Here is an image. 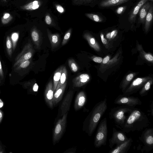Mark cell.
<instances>
[{"label": "cell", "mask_w": 153, "mask_h": 153, "mask_svg": "<svg viewBox=\"0 0 153 153\" xmlns=\"http://www.w3.org/2000/svg\"><path fill=\"white\" fill-rule=\"evenodd\" d=\"M149 125V119L145 113L141 109L134 107L121 130L126 133L136 131H141Z\"/></svg>", "instance_id": "cell-1"}, {"label": "cell", "mask_w": 153, "mask_h": 153, "mask_svg": "<svg viewBox=\"0 0 153 153\" xmlns=\"http://www.w3.org/2000/svg\"><path fill=\"white\" fill-rule=\"evenodd\" d=\"M107 108L106 98L97 103L93 108L85 122V130L89 136H91L94 131Z\"/></svg>", "instance_id": "cell-2"}, {"label": "cell", "mask_w": 153, "mask_h": 153, "mask_svg": "<svg viewBox=\"0 0 153 153\" xmlns=\"http://www.w3.org/2000/svg\"><path fill=\"white\" fill-rule=\"evenodd\" d=\"M134 108L127 105H121L112 108L109 113V117L113 120L116 127L121 130Z\"/></svg>", "instance_id": "cell-3"}, {"label": "cell", "mask_w": 153, "mask_h": 153, "mask_svg": "<svg viewBox=\"0 0 153 153\" xmlns=\"http://www.w3.org/2000/svg\"><path fill=\"white\" fill-rule=\"evenodd\" d=\"M108 133L107 119L105 117L100 122L95 135L94 144L99 148L106 144Z\"/></svg>", "instance_id": "cell-4"}, {"label": "cell", "mask_w": 153, "mask_h": 153, "mask_svg": "<svg viewBox=\"0 0 153 153\" xmlns=\"http://www.w3.org/2000/svg\"><path fill=\"white\" fill-rule=\"evenodd\" d=\"M139 139L143 144L141 149L142 152L151 151L153 149V128H146L139 137Z\"/></svg>", "instance_id": "cell-5"}, {"label": "cell", "mask_w": 153, "mask_h": 153, "mask_svg": "<svg viewBox=\"0 0 153 153\" xmlns=\"http://www.w3.org/2000/svg\"><path fill=\"white\" fill-rule=\"evenodd\" d=\"M67 113L62 116L56 123L54 128L53 136V145L57 143L61 138L65 129L67 118Z\"/></svg>", "instance_id": "cell-6"}, {"label": "cell", "mask_w": 153, "mask_h": 153, "mask_svg": "<svg viewBox=\"0 0 153 153\" xmlns=\"http://www.w3.org/2000/svg\"><path fill=\"white\" fill-rule=\"evenodd\" d=\"M142 102L138 97L129 95H120L114 100V103L120 105H127L134 107L142 104Z\"/></svg>", "instance_id": "cell-7"}, {"label": "cell", "mask_w": 153, "mask_h": 153, "mask_svg": "<svg viewBox=\"0 0 153 153\" xmlns=\"http://www.w3.org/2000/svg\"><path fill=\"white\" fill-rule=\"evenodd\" d=\"M34 51L31 44L30 43L26 44L22 51L15 58L13 67L20 62L30 59L32 57Z\"/></svg>", "instance_id": "cell-8"}, {"label": "cell", "mask_w": 153, "mask_h": 153, "mask_svg": "<svg viewBox=\"0 0 153 153\" xmlns=\"http://www.w3.org/2000/svg\"><path fill=\"white\" fill-rule=\"evenodd\" d=\"M128 138L122 131H117L113 128L112 136L109 140V146L112 149L114 145L117 146L126 141Z\"/></svg>", "instance_id": "cell-9"}, {"label": "cell", "mask_w": 153, "mask_h": 153, "mask_svg": "<svg viewBox=\"0 0 153 153\" xmlns=\"http://www.w3.org/2000/svg\"><path fill=\"white\" fill-rule=\"evenodd\" d=\"M74 94V91L71 90L68 92L64 97L60 107L61 116L66 114L69 110Z\"/></svg>", "instance_id": "cell-10"}, {"label": "cell", "mask_w": 153, "mask_h": 153, "mask_svg": "<svg viewBox=\"0 0 153 153\" xmlns=\"http://www.w3.org/2000/svg\"><path fill=\"white\" fill-rule=\"evenodd\" d=\"M53 84L52 80L50 81L47 85L44 93V97L45 101L51 108L53 107L52 100L54 95Z\"/></svg>", "instance_id": "cell-11"}, {"label": "cell", "mask_w": 153, "mask_h": 153, "mask_svg": "<svg viewBox=\"0 0 153 153\" xmlns=\"http://www.w3.org/2000/svg\"><path fill=\"white\" fill-rule=\"evenodd\" d=\"M133 140L131 137L109 151V153H126L131 146Z\"/></svg>", "instance_id": "cell-12"}, {"label": "cell", "mask_w": 153, "mask_h": 153, "mask_svg": "<svg viewBox=\"0 0 153 153\" xmlns=\"http://www.w3.org/2000/svg\"><path fill=\"white\" fill-rule=\"evenodd\" d=\"M130 0H102L99 1L98 5L101 8H108L117 6L126 3Z\"/></svg>", "instance_id": "cell-13"}, {"label": "cell", "mask_w": 153, "mask_h": 153, "mask_svg": "<svg viewBox=\"0 0 153 153\" xmlns=\"http://www.w3.org/2000/svg\"><path fill=\"white\" fill-rule=\"evenodd\" d=\"M153 2V0H140L131 11L128 18V20L131 23L134 22L136 20L137 15L140 9L147 1Z\"/></svg>", "instance_id": "cell-14"}, {"label": "cell", "mask_w": 153, "mask_h": 153, "mask_svg": "<svg viewBox=\"0 0 153 153\" xmlns=\"http://www.w3.org/2000/svg\"><path fill=\"white\" fill-rule=\"evenodd\" d=\"M87 97L85 93L83 91L80 92L77 95L75 101L74 108L76 110L81 108L85 104Z\"/></svg>", "instance_id": "cell-15"}, {"label": "cell", "mask_w": 153, "mask_h": 153, "mask_svg": "<svg viewBox=\"0 0 153 153\" xmlns=\"http://www.w3.org/2000/svg\"><path fill=\"white\" fill-rule=\"evenodd\" d=\"M90 77L87 74H82L76 76L73 80L74 86L81 87L86 84L89 80Z\"/></svg>", "instance_id": "cell-16"}, {"label": "cell", "mask_w": 153, "mask_h": 153, "mask_svg": "<svg viewBox=\"0 0 153 153\" xmlns=\"http://www.w3.org/2000/svg\"><path fill=\"white\" fill-rule=\"evenodd\" d=\"M153 2L147 1L141 7L139 12L138 20L142 23H144L146 16L148 12L152 3Z\"/></svg>", "instance_id": "cell-17"}, {"label": "cell", "mask_w": 153, "mask_h": 153, "mask_svg": "<svg viewBox=\"0 0 153 153\" xmlns=\"http://www.w3.org/2000/svg\"><path fill=\"white\" fill-rule=\"evenodd\" d=\"M67 82H65L58 89L55 91L54 94L52 102L54 106L59 103L61 100L66 87Z\"/></svg>", "instance_id": "cell-18"}, {"label": "cell", "mask_w": 153, "mask_h": 153, "mask_svg": "<svg viewBox=\"0 0 153 153\" xmlns=\"http://www.w3.org/2000/svg\"><path fill=\"white\" fill-rule=\"evenodd\" d=\"M99 2V0H72L74 5H84L94 7Z\"/></svg>", "instance_id": "cell-19"}, {"label": "cell", "mask_w": 153, "mask_h": 153, "mask_svg": "<svg viewBox=\"0 0 153 153\" xmlns=\"http://www.w3.org/2000/svg\"><path fill=\"white\" fill-rule=\"evenodd\" d=\"M48 36L50 42L52 49L56 48L58 45L59 41V35L57 33L52 34L48 29H47Z\"/></svg>", "instance_id": "cell-20"}, {"label": "cell", "mask_w": 153, "mask_h": 153, "mask_svg": "<svg viewBox=\"0 0 153 153\" xmlns=\"http://www.w3.org/2000/svg\"><path fill=\"white\" fill-rule=\"evenodd\" d=\"M42 2L39 0H34L22 7V9L27 10H33L38 9Z\"/></svg>", "instance_id": "cell-21"}, {"label": "cell", "mask_w": 153, "mask_h": 153, "mask_svg": "<svg viewBox=\"0 0 153 153\" xmlns=\"http://www.w3.org/2000/svg\"><path fill=\"white\" fill-rule=\"evenodd\" d=\"M31 36L33 42L36 47L39 49L40 46V38L39 32L36 28H33L31 31Z\"/></svg>", "instance_id": "cell-22"}, {"label": "cell", "mask_w": 153, "mask_h": 153, "mask_svg": "<svg viewBox=\"0 0 153 153\" xmlns=\"http://www.w3.org/2000/svg\"><path fill=\"white\" fill-rule=\"evenodd\" d=\"M63 67V66H61L54 73L53 77V89L54 92L60 79Z\"/></svg>", "instance_id": "cell-23"}, {"label": "cell", "mask_w": 153, "mask_h": 153, "mask_svg": "<svg viewBox=\"0 0 153 153\" xmlns=\"http://www.w3.org/2000/svg\"><path fill=\"white\" fill-rule=\"evenodd\" d=\"M153 2L151 4L147 14L146 16L145 23L146 28H148L151 25L152 20L153 17Z\"/></svg>", "instance_id": "cell-24"}, {"label": "cell", "mask_w": 153, "mask_h": 153, "mask_svg": "<svg viewBox=\"0 0 153 153\" xmlns=\"http://www.w3.org/2000/svg\"><path fill=\"white\" fill-rule=\"evenodd\" d=\"M67 76V72L66 68L65 66H63L60 79L58 82L55 91L58 89L66 82Z\"/></svg>", "instance_id": "cell-25"}, {"label": "cell", "mask_w": 153, "mask_h": 153, "mask_svg": "<svg viewBox=\"0 0 153 153\" xmlns=\"http://www.w3.org/2000/svg\"><path fill=\"white\" fill-rule=\"evenodd\" d=\"M30 62V59L20 62L14 67V71L19 73L21 70L27 68L29 65Z\"/></svg>", "instance_id": "cell-26"}, {"label": "cell", "mask_w": 153, "mask_h": 153, "mask_svg": "<svg viewBox=\"0 0 153 153\" xmlns=\"http://www.w3.org/2000/svg\"><path fill=\"white\" fill-rule=\"evenodd\" d=\"M85 15L87 17L96 22H101L104 20L103 17L98 14L87 13Z\"/></svg>", "instance_id": "cell-27"}, {"label": "cell", "mask_w": 153, "mask_h": 153, "mask_svg": "<svg viewBox=\"0 0 153 153\" xmlns=\"http://www.w3.org/2000/svg\"><path fill=\"white\" fill-rule=\"evenodd\" d=\"M6 48L7 53L9 57H11L12 54L13 45L10 38L7 36L6 40Z\"/></svg>", "instance_id": "cell-28"}, {"label": "cell", "mask_w": 153, "mask_h": 153, "mask_svg": "<svg viewBox=\"0 0 153 153\" xmlns=\"http://www.w3.org/2000/svg\"><path fill=\"white\" fill-rule=\"evenodd\" d=\"M68 64L72 71L75 72L77 71L78 70V67L74 59H69L68 60Z\"/></svg>", "instance_id": "cell-29"}, {"label": "cell", "mask_w": 153, "mask_h": 153, "mask_svg": "<svg viewBox=\"0 0 153 153\" xmlns=\"http://www.w3.org/2000/svg\"><path fill=\"white\" fill-rule=\"evenodd\" d=\"M19 38V34L17 33H13L11 36V39L12 41L13 49L14 50L15 49L17 42Z\"/></svg>", "instance_id": "cell-30"}, {"label": "cell", "mask_w": 153, "mask_h": 153, "mask_svg": "<svg viewBox=\"0 0 153 153\" xmlns=\"http://www.w3.org/2000/svg\"><path fill=\"white\" fill-rule=\"evenodd\" d=\"M12 19V17L8 13H6L1 18V22L3 24H6L9 22Z\"/></svg>", "instance_id": "cell-31"}, {"label": "cell", "mask_w": 153, "mask_h": 153, "mask_svg": "<svg viewBox=\"0 0 153 153\" xmlns=\"http://www.w3.org/2000/svg\"><path fill=\"white\" fill-rule=\"evenodd\" d=\"M71 31L72 29L70 28L65 33L62 42V45H65L69 40L71 35Z\"/></svg>", "instance_id": "cell-32"}, {"label": "cell", "mask_w": 153, "mask_h": 153, "mask_svg": "<svg viewBox=\"0 0 153 153\" xmlns=\"http://www.w3.org/2000/svg\"><path fill=\"white\" fill-rule=\"evenodd\" d=\"M150 83L148 82L145 85L144 88L141 90L140 92V94L141 97H143L146 94V91L149 90L150 88Z\"/></svg>", "instance_id": "cell-33"}, {"label": "cell", "mask_w": 153, "mask_h": 153, "mask_svg": "<svg viewBox=\"0 0 153 153\" xmlns=\"http://www.w3.org/2000/svg\"><path fill=\"white\" fill-rule=\"evenodd\" d=\"M45 21L47 25L51 26H54L53 19L48 13H47L45 14Z\"/></svg>", "instance_id": "cell-34"}, {"label": "cell", "mask_w": 153, "mask_h": 153, "mask_svg": "<svg viewBox=\"0 0 153 153\" xmlns=\"http://www.w3.org/2000/svg\"><path fill=\"white\" fill-rule=\"evenodd\" d=\"M127 7L126 6H123L118 7L115 10V13L118 15L122 14L126 10Z\"/></svg>", "instance_id": "cell-35"}, {"label": "cell", "mask_w": 153, "mask_h": 153, "mask_svg": "<svg viewBox=\"0 0 153 153\" xmlns=\"http://www.w3.org/2000/svg\"><path fill=\"white\" fill-rule=\"evenodd\" d=\"M56 8L57 10L61 13H63L64 12V9L63 7L59 4L56 5Z\"/></svg>", "instance_id": "cell-36"}, {"label": "cell", "mask_w": 153, "mask_h": 153, "mask_svg": "<svg viewBox=\"0 0 153 153\" xmlns=\"http://www.w3.org/2000/svg\"><path fill=\"white\" fill-rule=\"evenodd\" d=\"M0 78L1 79H3L4 78V72L0 59Z\"/></svg>", "instance_id": "cell-37"}, {"label": "cell", "mask_w": 153, "mask_h": 153, "mask_svg": "<svg viewBox=\"0 0 153 153\" xmlns=\"http://www.w3.org/2000/svg\"><path fill=\"white\" fill-rule=\"evenodd\" d=\"M93 60L95 62L100 63L102 61V59L100 57H96L93 59Z\"/></svg>", "instance_id": "cell-38"}, {"label": "cell", "mask_w": 153, "mask_h": 153, "mask_svg": "<svg viewBox=\"0 0 153 153\" xmlns=\"http://www.w3.org/2000/svg\"><path fill=\"white\" fill-rule=\"evenodd\" d=\"M146 59L149 61H152L153 60V57L150 54H147L145 55Z\"/></svg>", "instance_id": "cell-39"}, {"label": "cell", "mask_w": 153, "mask_h": 153, "mask_svg": "<svg viewBox=\"0 0 153 153\" xmlns=\"http://www.w3.org/2000/svg\"><path fill=\"white\" fill-rule=\"evenodd\" d=\"M39 86L36 83H35L33 86V90L34 92H37Z\"/></svg>", "instance_id": "cell-40"}, {"label": "cell", "mask_w": 153, "mask_h": 153, "mask_svg": "<svg viewBox=\"0 0 153 153\" xmlns=\"http://www.w3.org/2000/svg\"><path fill=\"white\" fill-rule=\"evenodd\" d=\"M100 36L102 43L104 44H106L107 43V41L106 39L104 38L103 34L102 33H101Z\"/></svg>", "instance_id": "cell-41"}, {"label": "cell", "mask_w": 153, "mask_h": 153, "mask_svg": "<svg viewBox=\"0 0 153 153\" xmlns=\"http://www.w3.org/2000/svg\"><path fill=\"white\" fill-rule=\"evenodd\" d=\"M134 75L132 74H131L128 75L126 77V80L127 81H129L131 80L133 78Z\"/></svg>", "instance_id": "cell-42"}, {"label": "cell", "mask_w": 153, "mask_h": 153, "mask_svg": "<svg viewBox=\"0 0 153 153\" xmlns=\"http://www.w3.org/2000/svg\"><path fill=\"white\" fill-rule=\"evenodd\" d=\"M109 59V57L107 56L103 60V64L106 63Z\"/></svg>", "instance_id": "cell-43"}, {"label": "cell", "mask_w": 153, "mask_h": 153, "mask_svg": "<svg viewBox=\"0 0 153 153\" xmlns=\"http://www.w3.org/2000/svg\"><path fill=\"white\" fill-rule=\"evenodd\" d=\"M151 114L152 116H153V101H152L151 105Z\"/></svg>", "instance_id": "cell-44"}, {"label": "cell", "mask_w": 153, "mask_h": 153, "mask_svg": "<svg viewBox=\"0 0 153 153\" xmlns=\"http://www.w3.org/2000/svg\"><path fill=\"white\" fill-rule=\"evenodd\" d=\"M116 30H113L112 31L110 32V36L111 38H113V36L114 34V33L115 32Z\"/></svg>", "instance_id": "cell-45"}, {"label": "cell", "mask_w": 153, "mask_h": 153, "mask_svg": "<svg viewBox=\"0 0 153 153\" xmlns=\"http://www.w3.org/2000/svg\"><path fill=\"white\" fill-rule=\"evenodd\" d=\"M4 105V103L1 99H0V108H1Z\"/></svg>", "instance_id": "cell-46"}, {"label": "cell", "mask_w": 153, "mask_h": 153, "mask_svg": "<svg viewBox=\"0 0 153 153\" xmlns=\"http://www.w3.org/2000/svg\"><path fill=\"white\" fill-rule=\"evenodd\" d=\"M3 117V113L2 111L0 110V123L2 120Z\"/></svg>", "instance_id": "cell-47"}, {"label": "cell", "mask_w": 153, "mask_h": 153, "mask_svg": "<svg viewBox=\"0 0 153 153\" xmlns=\"http://www.w3.org/2000/svg\"><path fill=\"white\" fill-rule=\"evenodd\" d=\"M106 37L108 39H111V36H110V33L109 32L107 33L106 35Z\"/></svg>", "instance_id": "cell-48"}, {"label": "cell", "mask_w": 153, "mask_h": 153, "mask_svg": "<svg viewBox=\"0 0 153 153\" xmlns=\"http://www.w3.org/2000/svg\"><path fill=\"white\" fill-rule=\"evenodd\" d=\"M1 78H0V83H1Z\"/></svg>", "instance_id": "cell-49"}, {"label": "cell", "mask_w": 153, "mask_h": 153, "mask_svg": "<svg viewBox=\"0 0 153 153\" xmlns=\"http://www.w3.org/2000/svg\"></svg>", "instance_id": "cell-50"}]
</instances>
